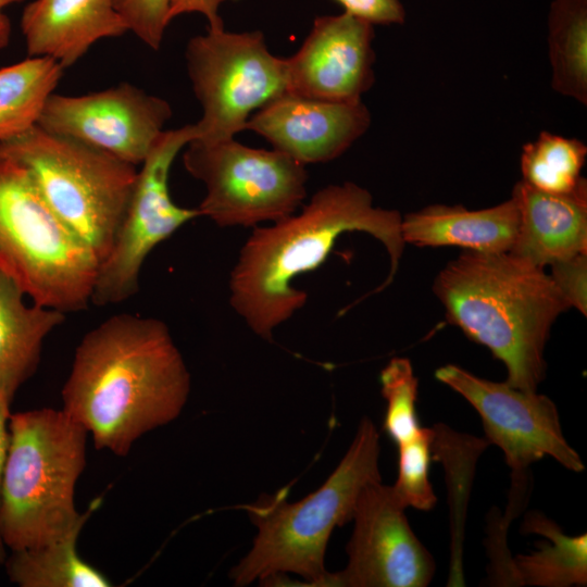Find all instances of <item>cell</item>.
Here are the masks:
<instances>
[{
	"label": "cell",
	"instance_id": "9a60e30c",
	"mask_svg": "<svg viewBox=\"0 0 587 587\" xmlns=\"http://www.w3.org/2000/svg\"><path fill=\"white\" fill-rule=\"evenodd\" d=\"M371 121L362 100L337 102L284 92L254 112L246 129L307 165L340 157L365 134Z\"/></svg>",
	"mask_w": 587,
	"mask_h": 587
},
{
	"label": "cell",
	"instance_id": "4fadbf2b",
	"mask_svg": "<svg viewBox=\"0 0 587 587\" xmlns=\"http://www.w3.org/2000/svg\"><path fill=\"white\" fill-rule=\"evenodd\" d=\"M407 508L392 486L371 482L359 495L353 512L348 563L330 573V587H426L435 561L404 514Z\"/></svg>",
	"mask_w": 587,
	"mask_h": 587
},
{
	"label": "cell",
	"instance_id": "83f0119b",
	"mask_svg": "<svg viewBox=\"0 0 587 587\" xmlns=\"http://www.w3.org/2000/svg\"><path fill=\"white\" fill-rule=\"evenodd\" d=\"M549 274L570 308L587 314V253L552 263Z\"/></svg>",
	"mask_w": 587,
	"mask_h": 587
},
{
	"label": "cell",
	"instance_id": "2e32d148",
	"mask_svg": "<svg viewBox=\"0 0 587 587\" xmlns=\"http://www.w3.org/2000/svg\"><path fill=\"white\" fill-rule=\"evenodd\" d=\"M519 229L509 251L538 267L587 253V182L565 193L545 192L523 180L511 197Z\"/></svg>",
	"mask_w": 587,
	"mask_h": 587
},
{
	"label": "cell",
	"instance_id": "4dcf8cb0",
	"mask_svg": "<svg viewBox=\"0 0 587 587\" xmlns=\"http://www.w3.org/2000/svg\"><path fill=\"white\" fill-rule=\"evenodd\" d=\"M11 401L8 400L5 397L0 395V492H1V484H2V476L9 449V440H10V434H9V419H10V407ZM5 545L2 540L1 534H0V565H3L5 559H7V550Z\"/></svg>",
	"mask_w": 587,
	"mask_h": 587
},
{
	"label": "cell",
	"instance_id": "5b68a950",
	"mask_svg": "<svg viewBox=\"0 0 587 587\" xmlns=\"http://www.w3.org/2000/svg\"><path fill=\"white\" fill-rule=\"evenodd\" d=\"M9 449L0 492V534L21 550L53 541L96 508L79 513L75 487L86 465L88 432L63 410L17 412L9 419Z\"/></svg>",
	"mask_w": 587,
	"mask_h": 587
},
{
	"label": "cell",
	"instance_id": "ba28073f",
	"mask_svg": "<svg viewBox=\"0 0 587 587\" xmlns=\"http://www.w3.org/2000/svg\"><path fill=\"white\" fill-rule=\"evenodd\" d=\"M186 171L205 187L197 207L221 227L277 222L297 212L307 197L305 165L275 149H257L234 138L190 141Z\"/></svg>",
	"mask_w": 587,
	"mask_h": 587
},
{
	"label": "cell",
	"instance_id": "30bf717a",
	"mask_svg": "<svg viewBox=\"0 0 587 587\" xmlns=\"http://www.w3.org/2000/svg\"><path fill=\"white\" fill-rule=\"evenodd\" d=\"M196 138L195 124L164 130L140 164L112 247L98 266L91 303L118 304L134 296L149 253L183 225L200 216L197 208L177 205L168 189L175 158Z\"/></svg>",
	"mask_w": 587,
	"mask_h": 587
},
{
	"label": "cell",
	"instance_id": "5bb4252c",
	"mask_svg": "<svg viewBox=\"0 0 587 587\" xmlns=\"http://www.w3.org/2000/svg\"><path fill=\"white\" fill-rule=\"evenodd\" d=\"M373 26L347 12L317 16L301 47L285 58L287 92L337 102L362 100L375 79Z\"/></svg>",
	"mask_w": 587,
	"mask_h": 587
},
{
	"label": "cell",
	"instance_id": "e0dca14e",
	"mask_svg": "<svg viewBox=\"0 0 587 587\" xmlns=\"http://www.w3.org/2000/svg\"><path fill=\"white\" fill-rule=\"evenodd\" d=\"M20 25L28 55L50 58L64 70L97 41L128 33L114 0H33Z\"/></svg>",
	"mask_w": 587,
	"mask_h": 587
},
{
	"label": "cell",
	"instance_id": "484cf974",
	"mask_svg": "<svg viewBox=\"0 0 587 587\" xmlns=\"http://www.w3.org/2000/svg\"><path fill=\"white\" fill-rule=\"evenodd\" d=\"M432 436V428L423 427L415 438L398 446V476L392 488L405 508L428 511L436 505L428 475Z\"/></svg>",
	"mask_w": 587,
	"mask_h": 587
},
{
	"label": "cell",
	"instance_id": "603a6c76",
	"mask_svg": "<svg viewBox=\"0 0 587 587\" xmlns=\"http://www.w3.org/2000/svg\"><path fill=\"white\" fill-rule=\"evenodd\" d=\"M548 47L555 91L587 103V0H553Z\"/></svg>",
	"mask_w": 587,
	"mask_h": 587
},
{
	"label": "cell",
	"instance_id": "7c38bea8",
	"mask_svg": "<svg viewBox=\"0 0 587 587\" xmlns=\"http://www.w3.org/2000/svg\"><path fill=\"white\" fill-rule=\"evenodd\" d=\"M172 114L165 99L121 83L79 96L53 92L37 125L139 166Z\"/></svg>",
	"mask_w": 587,
	"mask_h": 587
},
{
	"label": "cell",
	"instance_id": "f1b7e54d",
	"mask_svg": "<svg viewBox=\"0 0 587 587\" xmlns=\"http://www.w3.org/2000/svg\"><path fill=\"white\" fill-rule=\"evenodd\" d=\"M345 12L372 25L402 24L405 10L399 0H335Z\"/></svg>",
	"mask_w": 587,
	"mask_h": 587
},
{
	"label": "cell",
	"instance_id": "cb8c5ba5",
	"mask_svg": "<svg viewBox=\"0 0 587 587\" xmlns=\"http://www.w3.org/2000/svg\"><path fill=\"white\" fill-rule=\"evenodd\" d=\"M586 155L587 147L580 140L542 132L523 146L521 180L545 192H570L584 179L580 172Z\"/></svg>",
	"mask_w": 587,
	"mask_h": 587
},
{
	"label": "cell",
	"instance_id": "4316f807",
	"mask_svg": "<svg viewBox=\"0 0 587 587\" xmlns=\"http://www.w3.org/2000/svg\"><path fill=\"white\" fill-rule=\"evenodd\" d=\"M172 0H114L128 32L152 50L162 46Z\"/></svg>",
	"mask_w": 587,
	"mask_h": 587
},
{
	"label": "cell",
	"instance_id": "8992f818",
	"mask_svg": "<svg viewBox=\"0 0 587 587\" xmlns=\"http://www.w3.org/2000/svg\"><path fill=\"white\" fill-rule=\"evenodd\" d=\"M99 262L50 209L28 170L0 151V273L33 303L85 310Z\"/></svg>",
	"mask_w": 587,
	"mask_h": 587
},
{
	"label": "cell",
	"instance_id": "d6986e66",
	"mask_svg": "<svg viewBox=\"0 0 587 587\" xmlns=\"http://www.w3.org/2000/svg\"><path fill=\"white\" fill-rule=\"evenodd\" d=\"M16 284L0 273V395L11 402L36 372L46 337L65 314L24 302Z\"/></svg>",
	"mask_w": 587,
	"mask_h": 587
},
{
	"label": "cell",
	"instance_id": "3957f363",
	"mask_svg": "<svg viewBox=\"0 0 587 587\" xmlns=\"http://www.w3.org/2000/svg\"><path fill=\"white\" fill-rule=\"evenodd\" d=\"M433 288L448 322L504 364L508 384L537 390L551 327L570 309L545 268L510 252L463 251Z\"/></svg>",
	"mask_w": 587,
	"mask_h": 587
},
{
	"label": "cell",
	"instance_id": "7402d4cb",
	"mask_svg": "<svg viewBox=\"0 0 587 587\" xmlns=\"http://www.w3.org/2000/svg\"><path fill=\"white\" fill-rule=\"evenodd\" d=\"M63 71L57 61L45 57H28L0 68V141L38 124Z\"/></svg>",
	"mask_w": 587,
	"mask_h": 587
},
{
	"label": "cell",
	"instance_id": "d4e9b609",
	"mask_svg": "<svg viewBox=\"0 0 587 587\" xmlns=\"http://www.w3.org/2000/svg\"><path fill=\"white\" fill-rule=\"evenodd\" d=\"M379 380L387 402L384 429L399 446L415 438L423 428L416 413L419 379L411 361L397 357L382 370Z\"/></svg>",
	"mask_w": 587,
	"mask_h": 587
},
{
	"label": "cell",
	"instance_id": "8fae6325",
	"mask_svg": "<svg viewBox=\"0 0 587 587\" xmlns=\"http://www.w3.org/2000/svg\"><path fill=\"white\" fill-rule=\"evenodd\" d=\"M435 377L480 415L486 440L501 449L512 471V487H525L527 470L545 457L576 473L585 470L565 439L557 405L548 396L482 378L454 364L437 369Z\"/></svg>",
	"mask_w": 587,
	"mask_h": 587
},
{
	"label": "cell",
	"instance_id": "44dd1931",
	"mask_svg": "<svg viewBox=\"0 0 587 587\" xmlns=\"http://www.w3.org/2000/svg\"><path fill=\"white\" fill-rule=\"evenodd\" d=\"M88 519L46 545L13 550L3 563L20 587H108L111 580L77 553V540Z\"/></svg>",
	"mask_w": 587,
	"mask_h": 587
},
{
	"label": "cell",
	"instance_id": "ffe728a7",
	"mask_svg": "<svg viewBox=\"0 0 587 587\" xmlns=\"http://www.w3.org/2000/svg\"><path fill=\"white\" fill-rule=\"evenodd\" d=\"M523 534L544 539L537 549L520 554L511 565V586L570 587L587 583V536L566 535L540 512H529L522 524Z\"/></svg>",
	"mask_w": 587,
	"mask_h": 587
},
{
	"label": "cell",
	"instance_id": "277c9868",
	"mask_svg": "<svg viewBox=\"0 0 587 587\" xmlns=\"http://www.w3.org/2000/svg\"><path fill=\"white\" fill-rule=\"evenodd\" d=\"M378 458V432L363 417L346 454L320 488L292 503L285 488L247 505L258 534L250 551L230 572L234 584L246 586L294 573L309 586L330 587V573L324 566L328 540L335 527L352 521L364 486L382 480Z\"/></svg>",
	"mask_w": 587,
	"mask_h": 587
},
{
	"label": "cell",
	"instance_id": "1f68e13d",
	"mask_svg": "<svg viewBox=\"0 0 587 587\" xmlns=\"http://www.w3.org/2000/svg\"><path fill=\"white\" fill-rule=\"evenodd\" d=\"M24 0H0V50L4 49L11 38L12 26L5 9Z\"/></svg>",
	"mask_w": 587,
	"mask_h": 587
},
{
	"label": "cell",
	"instance_id": "9c48e42d",
	"mask_svg": "<svg viewBox=\"0 0 587 587\" xmlns=\"http://www.w3.org/2000/svg\"><path fill=\"white\" fill-rule=\"evenodd\" d=\"M185 60L202 110L195 123L198 140L234 138L254 112L287 92L285 58L268 50L260 30L208 27L188 40Z\"/></svg>",
	"mask_w": 587,
	"mask_h": 587
},
{
	"label": "cell",
	"instance_id": "ac0fdd59",
	"mask_svg": "<svg viewBox=\"0 0 587 587\" xmlns=\"http://www.w3.org/2000/svg\"><path fill=\"white\" fill-rule=\"evenodd\" d=\"M519 229L512 198L482 210L462 205H428L402 217L404 242L419 247L457 246L482 253L509 252Z\"/></svg>",
	"mask_w": 587,
	"mask_h": 587
},
{
	"label": "cell",
	"instance_id": "7a4b0ae2",
	"mask_svg": "<svg viewBox=\"0 0 587 587\" xmlns=\"http://www.w3.org/2000/svg\"><path fill=\"white\" fill-rule=\"evenodd\" d=\"M401 222L398 211L375 207L372 195L352 182L325 186L300 213L254 228L230 273V305L251 330L271 340L274 328L307 302L294 279L319 267L348 232L367 233L384 245L390 270L378 292L398 271L405 245Z\"/></svg>",
	"mask_w": 587,
	"mask_h": 587
},
{
	"label": "cell",
	"instance_id": "6da1fadb",
	"mask_svg": "<svg viewBox=\"0 0 587 587\" xmlns=\"http://www.w3.org/2000/svg\"><path fill=\"white\" fill-rule=\"evenodd\" d=\"M189 392L190 374L166 324L116 314L77 346L62 410L97 449L125 457L139 437L178 417Z\"/></svg>",
	"mask_w": 587,
	"mask_h": 587
},
{
	"label": "cell",
	"instance_id": "52a82bcc",
	"mask_svg": "<svg viewBox=\"0 0 587 587\" xmlns=\"http://www.w3.org/2000/svg\"><path fill=\"white\" fill-rule=\"evenodd\" d=\"M0 151L28 170L50 209L100 264L125 214L137 166L38 125L0 141Z\"/></svg>",
	"mask_w": 587,
	"mask_h": 587
},
{
	"label": "cell",
	"instance_id": "f546056e",
	"mask_svg": "<svg viewBox=\"0 0 587 587\" xmlns=\"http://www.w3.org/2000/svg\"><path fill=\"white\" fill-rule=\"evenodd\" d=\"M226 0H172L168 18L172 22L183 14L198 13L205 17L209 28L223 27L220 7Z\"/></svg>",
	"mask_w": 587,
	"mask_h": 587
}]
</instances>
